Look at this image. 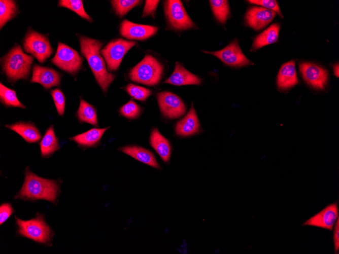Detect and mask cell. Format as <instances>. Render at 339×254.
I'll return each mask as SVG.
<instances>
[{"label": "cell", "instance_id": "12", "mask_svg": "<svg viewBox=\"0 0 339 254\" xmlns=\"http://www.w3.org/2000/svg\"><path fill=\"white\" fill-rule=\"evenodd\" d=\"M300 71L304 81L317 89H323L327 82L328 72L324 68L310 62L299 64Z\"/></svg>", "mask_w": 339, "mask_h": 254}, {"label": "cell", "instance_id": "6", "mask_svg": "<svg viewBox=\"0 0 339 254\" xmlns=\"http://www.w3.org/2000/svg\"><path fill=\"white\" fill-rule=\"evenodd\" d=\"M164 13L170 26L176 30H186L194 28L196 25L187 14L180 1H166L164 5Z\"/></svg>", "mask_w": 339, "mask_h": 254}, {"label": "cell", "instance_id": "39", "mask_svg": "<svg viewBox=\"0 0 339 254\" xmlns=\"http://www.w3.org/2000/svg\"><path fill=\"white\" fill-rule=\"evenodd\" d=\"M334 74L335 76L338 77L339 76V65L338 63H337L334 65Z\"/></svg>", "mask_w": 339, "mask_h": 254}, {"label": "cell", "instance_id": "30", "mask_svg": "<svg viewBox=\"0 0 339 254\" xmlns=\"http://www.w3.org/2000/svg\"><path fill=\"white\" fill-rule=\"evenodd\" d=\"M58 6L67 8L79 15L82 18L92 22L91 18L85 12L82 1L81 0H60Z\"/></svg>", "mask_w": 339, "mask_h": 254}, {"label": "cell", "instance_id": "24", "mask_svg": "<svg viewBox=\"0 0 339 254\" xmlns=\"http://www.w3.org/2000/svg\"><path fill=\"white\" fill-rule=\"evenodd\" d=\"M280 26L278 23H274L254 39L251 51H255L263 46L274 43L278 38Z\"/></svg>", "mask_w": 339, "mask_h": 254}, {"label": "cell", "instance_id": "8", "mask_svg": "<svg viewBox=\"0 0 339 254\" xmlns=\"http://www.w3.org/2000/svg\"><path fill=\"white\" fill-rule=\"evenodd\" d=\"M51 62L61 69L75 75L81 67L82 58L76 50L59 42L56 53Z\"/></svg>", "mask_w": 339, "mask_h": 254}, {"label": "cell", "instance_id": "3", "mask_svg": "<svg viewBox=\"0 0 339 254\" xmlns=\"http://www.w3.org/2000/svg\"><path fill=\"white\" fill-rule=\"evenodd\" d=\"M33 58L23 52L20 45L15 46L3 59V70L11 83L26 79L29 75Z\"/></svg>", "mask_w": 339, "mask_h": 254}, {"label": "cell", "instance_id": "22", "mask_svg": "<svg viewBox=\"0 0 339 254\" xmlns=\"http://www.w3.org/2000/svg\"><path fill=\"white\" fill-rule=\"evenodd\" d=\"M150 143L164 162L170 161L172 152L170 142L159 132L157 128H154L152 131Z\"/></svg>", "mask_w": 339, "mask_h": 254}, {"label": "cell", "instance_id": "28", "mask_svg": "<svg viewBox=\"0 0 339 254\" xmlns=\"http://www.w3.org/2000/svg\"><path fill=\"white\" fill-rule=\"evenodd\" d=\"M0 98L1 102L7 107L25 108V105L18 100L15 91L2 83L0 84Z\"/></svg>", "mask_w": 339, "mask_h": 254}, {"label": "cell", "instance_id": "13", "mask_svg": "<svg viewBox=\"0 0 339 254\" xmlns=\"http://www.w3.org/2000/svg\"><path fill=\"white\" fill-rule=\"evenodd\" d=\"M338 218V209L335 202L327 205L307 220L303 226H314L331 231Z\"/></svg>", "mask_w": 339, "mask_h": 254}, {"label": "cell", "instance_id": "15", "mask_svg": "<svg viewBox=\"0 0 339 254\" xmlns=\"http://www.w3.org/2000/svg\"><path fill=\"white\" fill-rule=\"evenodd\" d=\"M157 30L156 26L136 24L124 20L121 24L120 31L121 34L128 39L144 40L154 35Z\"/></svg>", "mask_w": 339, "mask_h": 254}, {"label": "cell", "instance_id": "29", "mask_svg": "<svg viewBox=\"0 0 339 254\" xmlns=\"http://www.w3.org/2000/svg\"><path fill=\"white\" fill-rule=\"evenodd\" d=\"M214 15L221 24H224L229 14V7L227 1L211 0L209 1Z\"/></svg>", "mask_w": 339, "mask_h": 254}, {"label": "cell", "instance_id": "11", "mask_svg": "<svg viewBox=\"0 0 339 254\" xmlns=\"http://www.w3.org/2000/svg\"><path fill=\"white\" fill-rule=\"evenodd\" d=\"M157 98L161 113L168 118H178L186 111V106L182 99L171 92H159Z\"/></svg>", "mask_w": 339, "mask_h": 254}, {"label": "cell", "instance_id": "37", "mask_svg": "<svg viewBox=\"0 0 339 254\" xmlns=\"http://www.w3.org/2000/svg\"><path fill=\"white\" fill-rule=\"evenodd\" d=\"M159 1H146L142 17L149 15H153Z\"/></svg>", "mask_w": 339, "mask_h": 254}, {"label": "cell", "instance_id": "38", "mask_svg": "<svg viewBox=\"0 0 339 254\" xmlns=\"http://www.w3.org/2000/svg\"><path fill=\"white\" fill-rule=\"evenodd\" d=\"M333 240L335 253H337L339 249V219L338 218L335 225L333 231Z\"/></svg>", "mask_w": 339, "mask_h": 254}, {"label": "cell", "instance_id": "31", "mask_svg": "<svg viewBox=\"0 0 339 254\" xmlns=\"http://www.w3.org/2000/svg\"><path fill=\"white\" fill-rule=\"evenodd\" d=\"M141 2L137 0H114L112 1L111 3L117 14L122 16Z\"/></svg>", "mask_w": 339, "mask_h": 254}, {"label": "cell", "instance_id": "27", "mask_svg": "<svg viewBox=\"0 0 339 254\" xmlns=\"http://www.w3.org/2000/svg\"><path fill=\"white\" fill-rule=\"evenodd\" d=\"M17 8L14 1L1 0L0 1V26L2 28L17 14Z\"/></svg>", "mask_w": 339, "mask_h": 254}, {"label": "cell", "instance_id": "5", "mask_svg": "<svg viewBox=\"0 0 339 254\" xmlns=\"http://www.w3.org/2000/svg\"><path fill=\"white\" fill-rule=\"evenodd\" d=\"M15 219L18 233L20 235L40 243L46 245L51 243L53 233L42 214L38 213L36 217L28 221L21 220L16 217Z\"/></svg>", "mask_w": 339, "mask_h": 254}, {"label": "cell", "instance_id": "23", "mask_svg": "<svg viewBox=\"0 0 339 254\" xmlns=\"http://www.w3.org/2000/svg\"><path fill=\"white\" fill-rule=\"evenodd\" d=\"M108 128L109 127L104 128H94L83 133L73 136L70 139L82 147H95L99 143L104 133Z\"/></svg>", "mask_w": 339, "mask_h": 254}, {"label": "cell", "instance_id": "1", "mask_svg": "<svg viewBox=\"0 0 339 254\" xmlns=\"http://www.w3.org/2000/svg\"><path fill=\"white\" fill-rule=\"evenodd\" d=\"M59 190L57 181L39 177L27 167L23 186L15 197L25 200L44 199L55 202Z\"/></svg>", "mask_w": 339, "mask_h": 254}, {"label": "cell", "instance_id": "33", "mask_svg": "<svg viewBox=\"0 0 339 254\" xmlns=\"http://www.w3.org/2000/svg\"><path fill=\"white\" fill-rule=\"evenodd\" d=\"M142 112V108L132 100H130L120 109V114L124 117L134 119L137 118Z\"/></svg>", "mask_w": 339, "mask_h": 254}, {"label": "cell", "instance_id": "34", "mask_svg": "<svg viewBox=\"0 0 339 254\" xmlns=\"http://www.w3.org/2000/svg\"><path fill=\"white\" fill-rule=\"evenodd\" d=\"M53 98L57 112L59 115L63 116L65 110V96L59 89L52 90L50 92Z\"/></svg>", "mask_w": 339, "mask_h": 254}, {"label": "cell", "instance_id": "20", "mask_svg": "<svg viewBox=\"0 0 339 254\" xmlns=\"http://www.w3.org/2000/svg\"><path fill=\"white\" fill-rule=\"evenodd\" d=\"M5 126L17 133L29 143L38 142L42 137L39 130L31 122H18Z\"/></svg>", "mask_w": 339, "mask_h": 254}, {"label": "cell", "instance_id": "16", "mask_svg": "<svg viewBox=\"0 0 339 254\" xmlns=\"http://www.w3.org/2000/svg\"><path fill=\"white\" fill-rule=\"evenodd\" d=\"M60 80V74L53 69L38 64H35L32 67L30 82L40 84L46 89L59 86Z\"/></svg>", "mask_w": 339, "mask_h": 254}, {"label": "cell", "instance_id": "10", "mask_svg": "<svg viewBox=\"0 0 339 254\" xmlns=\"http://www.w3.org/2000/svg\"><path fill=\"white\" fill-rule=\"evenodd\" d=\"M202 52L218 57L224 63L231 66L241 67L253 64L243 53L238 39L220 50L214 52L203 50Z\"/></svg>", "mask_w": 339, "mask_h": 254}, {"label": "cell", "instance_id": "35", "mask_svg": "<svg viewBox=\"0 0 339 254\" xmlns=\"http://www.w3.org/2000/svg\"><path fill=\"white\" fill-rule=\"evenodd\" d=\"M251 4L262 6L263 8L272 10L278 14L281 18L283 17L280 9L276 1L274 0H250Z\"/></svg>", "mask_w": 339, "mask_h": 254}, {"label": "cell", "instance_id": "18", "mask_svg": "<svg viewBox=\"0 0 339 254\" xmlns=\"http://www.w3.org/2000/svg\"><path fill=\"white\" fill-rule=\"evenodd\" d=\"M201 79L187 70L183 65L177 62L172 75L164 82L176 86L199 85Z\"/></svg>", "mask_w": 339, "mask_h": 254}, {"label": "cell", "instance_id": "9", "mask_svg": "<svg viewBox=\"0 0 339 254\" xmlns=\"http://www.w3.org/2000/svg\"><path fill=\"white\" fill-rule=\"evenodd\" d=\"M135 44V42L118 39L110 42L100 51L109 71L118 68L124 55Z\"/></svg>", "mask_w": 339, "mask_h": 254}, {"label": "cell", "instance_id": "7", "mask_svg": "<svg viewBox=\"0 0 339 254\" xmlns=\"http://www.w3.org/2000/svg\"><path fill=\"white\" fill-rule=\"evenodd\" d=\"M23 48L26 52L31 54L42 63L53 53L48 38L31 30H29L24 39Z\"/></svg>", "mask_w": 339, "mask_h": 254}, {"label": "cell", "instance_id": "25", "mask_svg": "<svg viewBox=\"0 0 339 254\" xmlns=\"http://www.w3.org/2000/svg\"><path fill=\"white\" fill-rule=\"evenodd\" d=\"M41 155L42 157L48 158L60 148L58 140L56 137L53 125H51L46 130L44 137L40 143Z\"/></svg>", "mask_w": 339, "mask_h": 254}, {"label": "cell", "instance_id": "21", "mask_svg": "<svg viewBox=\"0 0 339 254\" xmlns=\"http://www.w3.org/2000/svg\"><path fill=\"white\" fill-rule=\"evenodd\" d=\"M120 151L144 164L160 168L154 155L147 149L137 146H127L120 148Z\"/></svg>", "mask_w": 339, "mask_h": 254}, {"label": "cell", "instance_id": "26", "mask_svg": "<svg viewBox=\"0 0 339 254\" xmlns=\"http://www.w3.org/2000/svg\"><path fill=\"white\" fill-rule=\"evenodd\" d=\"M77 117L81 123L85 122L97 126V117L96 109L94 106L81 98Z\"/></svg>", "mask_w": 339, "mask_h": 254}, {"label": "cell", "instance_id": "17", "mask_svg": "<svg viewBox=\"0 0 339 254\" xmlns=\"http://www.w3.org/2000/svg\"><path fill=\"white\" fill-rule=\"evenodd\" d=\"M199 123L193 103L187 114L179 121L175 127L176 134L186 137L196 134L199 130Z\"/></svg>", "mask_w": 339, "mask_h": 254}, {"label": "cell", "instance_id": "32", "mask_svg": "<svg viewBox=\"0 0 339 254\" xmlns=\"http://www.w3.org/2000/svg\"><path fill=\"white\" fill-rule=\"evenodd\" d=\"M125 89L131 96L140 101H145L152 93L151 90L132 84H128Z\"/></svg>", "mask_w": 339, "mask_h": 254}, {"label": "cell", "instance_id": "36", "mask_svg": "<svg viewBox=\"0 0 339 254\" xmlns=\"http://www.w3.org/2000/svg\"><path fill=\"white\" fill-rule=\"evenodd\" d=\"M13 209L10 203H4L0 207V224L4 223L13 213Z\"/></svg>", "mask_w": 339, "mask_h": 254}, {"label": "cell", "instance_id": "4", "mask_svg": "<svg viewBox=\"0 0 339 254\" xmlns=\"http://www.w3.org/2000/svg\"><path fill=\"white\" fill-rule=\"evenodd\" d=\"M163 70L162 63L152 55L147 54L130 70L128 76L133 82L148 86H155L160 82Z\"/></svg>", "mask_w": 339, "mask_h": 254}, {"label": "cell", "instance_id": "19", "mask_svg": "<svg viewBox=\"0 0 339 254\" xmlns=\"http://www.w3.org/2000/svg\"><path fill=\"white\" fill-rule=\"evenodd\" d=\"M295 62L293 60L284 64L277 76V85L281 90L289 89L298 83Z\"/></svg>", "mask_w": 339, "mask_h": 254}, {"label": "cell", "instance_id": "2", "mask_svg": "<svg viewBox=\"0 0 339 254\" xmlns=\"http://www.w3.org/2000/svg\"><path fill=\"white\" fill-rule=\"evenodd\" d=\"M81 53L87 59L95 78L104 93H106L115 76L109 72L100 54L103 46L100 41L86 37H80Z\"/></svg>", "mask_w": 339, "mask_h": 254}, {"label": "cell", "instance_id": "14", "mask_svg": "<svg viewBox=\"0 0 339 254\" xmlns=\"http://www.w3.org/2000/svg\"><path fill=\"white\" fill-rule=\"evenodd\" d=\"M276 13L263 7L253 6L248 9L245 15L246 24L259 30L265 27L274 18Z\"/></svg>", "mask_w": 339, "mask_h": 254}]
</instances>
